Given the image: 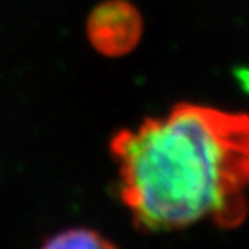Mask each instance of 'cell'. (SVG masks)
I'll list each match as a JSON object with an SVG mask.
<instances>
[{
    "mask_svg": "<svg viewBox=\"0 0 249 249\" xmlns=\"http://www.w3.org/2000/svg\"><path fill=\"white\" fill-rule=\"evenodd\" d=\"M144 23L139 9L126 0H107L93 9L87 21V35L95 51L120 57L139 45Z\"/></svg>",
    "mask_w": 249,
    "mask_h": 249,
    "instance_id": "obj_2",
    "label": "cell"
},
{
    "mask_svg": "<svg viewBox=\"0 0 249 249\" xmlns=\"http://www.w3.org/2000/svg\"><path fill=\"white\" fill-rule=\"evenodd\" d=\"M118 194L139 229L160 232L248 213L249 116L182 102L111 140Z\"/></svg>",
    "mask_w": 249,
    "mask_h": 249,
    "instance_id": "obj_1",
    "label": "cell"
},
{
    "mask_svg": "<svg viewBox=\"0 0 249 249\" xmlns=\"http://www.w3.org/2000/svg\"><path fill=\"white\" fill-rule=\"evenodd\" d=\"M40 249H120L101 232L87 227H74L54 233Z\"/></svg>",
    "mask_w": 249,
    "mask_h": 249,
    "instance_id": "obj_3",
    "label": "cell"
}]
</instances>
